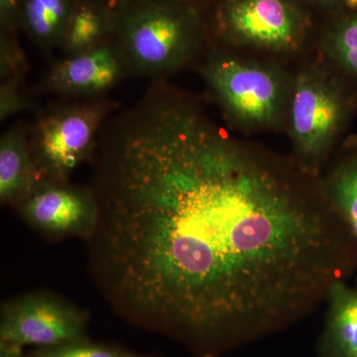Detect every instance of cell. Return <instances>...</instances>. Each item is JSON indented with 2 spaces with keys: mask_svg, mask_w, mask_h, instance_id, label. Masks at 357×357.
Returning a JSON list of instances; mask_svg holds the SVG:
<instances>
[{
  "mask_svg": "<svg viewBox=\"0 0 357 357\" xmlns=\"http://www.w3.org/2000/svg\"><path fill=\"white\" fill-rule=\"evenodd\" d=\"M91 164V280L130 325L222 357L298 325L357 268L317 176L230 138L152 82L114 112Z\"/></svg>",
  "mask_w": 357,
  "mask_h": 357,
  "instance_id": "obj_1",
  "label": "cell"
},
{
  "mask_svg": "<svg viewBox=\"0 0 357 357\" xmlns=\"http://www.w3.org/2000/svg\"><path fill=\"white\" fill-rule=\"evenodd\" d=\"M114 9V41L131 75L164 79L201 54L198 15L178 0H119Z\"/></svg>",
  "mask_w": 357,
  "mask_h": 357,
  "instance_id": "obj_2",
  "label": "cell"
},
{
  "mask_svg": "<svg viewBox=\"0 0 357 357\" xmlns=\"http://www.w3.org/2000/svg\"><path fill=\"white\" fill-rule=\"evenodd\" d=\"M119 107L105 96L62 98L38 110L28 126V143L40 181L69 183L77 167L93 158L102 126Z\"/></svg>",
  "mask_w": 357,
  "mask_h": 357,
  "instance_id": "obj_3",
  "label": "cell"
},
{
  "mask_svg": "<svg viewBox=\"0 0 357 357\" xmlns=\"http://www.w3.org/2000/svg\"><path fill=\"white\" fill-rule=\"evenodd\" d=\"M208 91L229 119L267 126L279 119L284 88L273 70L213 52L199 69Z\"/></svg>",
  "mask_w": 357,
  "mask_h": 357,
  "instance_id": "obj_4",
  "label": "cell"
},
{
  "mask_svg": "<svg viewBox=\"0 0 357 357\" xmlns=\"http://www.w3.org/2000/svg\"><path fill=\"white\" fill-rule=\"evenodd\" d=\"M344 115L342 96L323 74L303 73L294 84L290 123L299 166L318 176Z\"/></svg>",
  "mask_w": 357,
  "mask_h": 357,
  "instance_id": "obj_5",
  "label": "cell"
},
{
  "mask_svg": "<svg viewBox=\"0 0 357 357\" xmlns=\"http://www.w3.org/2000/svg\"><path fill=\"white\" fill-rule=\"evenodd\" d=\"M88 312L60 296L27 293L2 303L0 342L41 347L88 340Z\"/></svg>",
  "mask_w": 357,
  "mask_h": 357,
  "instance_id": "obj_6",
  "label": "cell"
},
{
  "mask_svg": "<svg viewBox=\"0 0 357 357\" xmlns=\"http://www.w3.org/2000/svg\"><path fill=\"white\" fill-rule=\"evenodd\" d=\"M217 27L232 43L285 52L299 46L304 22L291 0H223Z\"/></svg>",
  "mask_w": 357,
  "mask_h": 357,
  "instance_id": "obj_7",
  "label": "cell"
},
{
  "mask_svg": "<svg viewBox=\"0 0 357 357\" xmlns=\"http://www.w3.org/2000/svg\"><path fill=\"white\" fill-rule=\"evenodd\" d=\"M30 227L52 241L79 237L88 241L98 220V206L91 185L39 181L14 206Z\"/></svg>",
  "mask_w": 357,
  "mask_h": 357,
  "instance_id": "obj_8",
  "label": "cell"
},
{
  "mask_svg": "<svg viewBox=\"0 0 357 357\" xmlns=\"http://www.w3.org/2000/svg\"><path fill=\"white\" fill-rule=\"evenodd\" d=\"M131 76L116 42L75 55L63 56L42 77L37 91L66 100H86L107 93Z\"/></svg>",
  "mask_w": 357,
  "mask_h": 357,
  "instance_id": "obj_9",
  "label": "cell"
},
{
  "mask_svg": "<svg viewBox=\"0 0 357 357\" xmlns=\"http://www.w3.org/2000/svg\"><path fill=\"white\" fill-rule=\"evenodd\" d=\"M325 306L317 357H357V283L340 280L333 284Z\"/></svg>",
  "mask_w": 357,
  "mask_h": 357,
  "instance_id": "obj_10",
  "label": "cell"
},
{
  "mask_svg": "<svg viewBox=\"0 0 357 357\" xmlns=\"http://www.w3.org/2000/svg\"><path fill=\"white\" fill-rule=\"evenodd\" d=\"M39 181L28 143V126L16 121L0 138V203L14 208Z\"/></svg>",
  "mask_w": 357,
  "mask_h": 357,
  "instance_id": "obj_11",
  "label": "cell"
},
{
  "mask_svg": "<svg viewBox=\"0 0 357 357\" xmlns=\"http://www.w3.org/2000/svg\"><path fill=\"white\" fill-rule=\"evenodd\" d=\"M114 9L98 0H77L60 50L64 56L98 48L114 41Z\"/></svg>",
  "mask_w": 357,
  "mask_h": 357,
  "instance_id": "obj_12",
  "label": "cell"
},
{
  "mask_svg": "<svg viewBox=\"0 0 357 357\" xmlns=\"http://www.w3.org/2000/svg\"><path fill=\"white\" fill-rule=\"evenodd\" d=\"M77 0H22L20 28L42 50L60 49Z\"/></svg>",
  "mask_w": 357,
  "mask_h": 357,
  "instance_id": "obj_13",
  "label": "cell"
},
{
  "mask_svg": "<svg viewBox=\"0 0 357 357\" xmlns=\"http://www.w3.org/2000/svg\"><path fill=\"white\" fill-rule=\"evenodd\" d=\"M321 183L357 246V154L340 162Z\"/></svg>",
  "mask_w": 357,
  "mask_h": 357,
  "instance_id": "obj_14",
  "label": "cell"
},
{
  "mask_svg": "<svg viewBox=\"0 0 357 357\" xmlns=\"http://www.w3.org/2000/svg\"><path fill=\"white\" fill-rule=\"evenodd\" d=\"M328 47L338 64L357 75V13L335 26L328 37Z\"/></svg>",
  "mask_w": 357,
  "mask_h": 357,
  "instance_id": "obj_15",
  "label": "cell"
},
{
  "mask_svg": "<svg viewBox=\"0 0 357 357\" xmlns=\"http://www.w3.org/2000/svg\"><path fill=\"white\" fill-rule=\"evenodd\" d=\"M32 357H149L109 347L93 344L88 340L57 347H43L32 354Z\"/></svg>",
  "mask_w": 357,
  "mask_h": 357,
  "instance_id": "obj_16",
  "label": "cell"
},
{
  "mask_svg": "<svg viewBox=\"0 0 357 357\" xmlns=\"http://www.w3.org/2000/svg\"><path fill=\"white\" fill-rule=\"evenodd\" d=\"M29 70V62L16 34L0 31V82L25 79Z\"/></svg>",
  "mask_w": 357,
  "mask_h": 357,
  "instance_id": "obj_17",
  "label": "cell"
},
{
  "mask_svg": "<svg viewBox=\"0 0 357 357\" xmlns=\"http://www.w3.org/2000/svg\"><path fill=\"white\" fill-rule=\"evenodd\" d=\"M24 81L16 77L0 82V121L36 109V102L26 93Z\"/></svg>",
  "mask_w": 357,
  "mask_h": 357,
  "instance_id": "obj_18",
  "label": "cell"
},
{
  "mask_svg": "<svg viewBox=\"0 0 357 357\" xmlns=\"http://www.w3.org/2000/svg\"><path fill=\"white\" fill-rule=\"evenodd\" d=\"M22 0H0V31L14 33L20 28Z\"/></svg>",
  "mask_w": 357,
  "mask_h": 357,
  "instance_id": "obj_19",
  "label": "cell"
},
{
  "mask_svg": "<svg viewBox=\"0 0 357 357\" xmlns=\"http://www.w3.org/2000/svg\"><path fill=\"white\" fill-rule=\"evenodd\" d=\"M0 357H32L23 352V347L20 345L0 342Z\"/></svg>",
  "mask_w": 357,
  "mask_h": 357,
  "instance_id": "obj_20",
  "label": "cell"
},
{
  "mask_svg": "<svg viewBox=\"0 0 357 357\" xmlns=\"http://www.w3.org/2000/svg\"><path fill=\"white\" fill-rule=\"evenodd\" d=\"M312 1L321 4H333L338 1V0H312Z\"/></svg>",
  "mask_w": 357,
  "mask_h": 357,
  "instance_id": "obj_21",
  "label": "cell"
},
{
  "mask_svg": "<svg viewBox=\"0 0 357 357\" xmlns=\"http://www.w3.org/2000/svg\"><path fill=\"white\" fill-rule=\"evenodd\" d=\"M178 1H180V0H178Z\"/></svg>",
  "mask_w": 357,
  "mask_h": 357,
  "instance_id": "obj_22",
  "label": "cell"
}]
</instances>
